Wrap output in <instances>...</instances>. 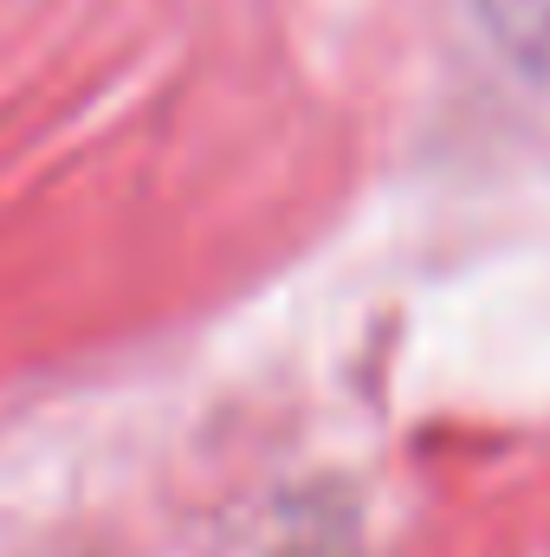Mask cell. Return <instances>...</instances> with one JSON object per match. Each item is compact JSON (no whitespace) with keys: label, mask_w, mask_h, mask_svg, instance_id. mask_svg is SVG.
<instances>
[{"label":"cell","mask_w":550,"mask_h":557,"mask_svg":"<svg viewBox=\"0 0 550 557\" xmlns=\"http://www.w3.org/2000/svg\"><path fill=\"white\" fill-rule=\"evenodd\" d=\"M492 52L532 78L538 91H550V0H473Z\"/></svg>","instance_id":"cell-1"}]
</instances>
